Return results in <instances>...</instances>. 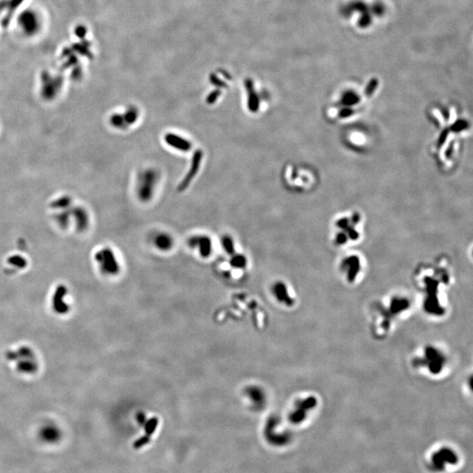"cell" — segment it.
Returning <instances> with one entry per match:
<instances>
[{
    "mask_svg": "<svg viewBox=\"0 0 473 473\" xmlns=\"http://www.w3.org/2000/svg\"><path fill=\"white\" fill-rule=\"evenodd\" d=\"M449 357L444 350L434 345L422 348L414 358L413 365L432 377H439L447 369Z\"/></svg>",
    "mask_w": 473,
    "mask_h": 473,
    "instance_id": "obj_1",
    "label": "cell"
},
{
    "mask_svg": "<svg viewBox=\"0 0 473 473\" xmlns=\"http://www.w3.org/2000/svg\"><path fill=\"white\" fill-rule=\"evenodd\" d=\"M160 181V174L154 168H146L139 173L137 182V197L143 203L152 200Z\"/></svg>",
    "mask_w": 473,
    "mask_h": 473,
    "instance_id": "obj_2",
    "label": "cell"
},
{
    "mask_svg": "<svg viewBox=\"0 0 473 473\" xmlns=\"http://www.w3.org/2000/svg\"><path fill=\"white\" fill-rule=\"evenodd\" d=\"M410 307L411 302L403 295H395L391 297L389 302L386 306V310L384 311L385 316L383 317L382 320H380V322H382L380 327H382L383 331L386 332L389 331L393 319L402 317V315L406 313Z\"/></svg>",
    "mask_w": 473,
    "mask_h": 473,
    "instance_id": "obj_3",
    "label": "cell"
},
{
    "mask_svg": "<svg viewBox=\"0 0 473 473\" xmlns=\"http://www.w3.org/2000/svg\"><path fill=\"white\" fill-rule=\"evenodd\" d=\"M363 265L359 258L356 256H351L344 258L341 263V273L346 282L349 284L357 283L361 279L363 273Z\"/></svg>",
    "mask_w": 473,
    "mask_h": 473,
    "instance_id": "obj_4",
    "label": "cell"
},
{
    "mask_svg": "<svg viewBox=\"0 0 473 473\" xmlns=\"http://www.w3.org/2000/svg\"><path fill=\"white\" fill-rule=\"evenodd\" d=\"M318 400L314 395H307L296 400L295 403V409L290 414V422L298 424L304 421L308 413L317 408Z\"/></svg>",
    "mask_w": 473,
    "mask_h": 473,
    "instance_id": "obj_5",
    "label": "cell"
},
{
    "mask_svg": "<svg viewBox=\"0 0 473 473\" xmlns=\"http://www.w3.org/2000/svg\"><path fill=\"white\" fill-rule=\"evenodd\" d=\"M271 293L278 303L287 308L295 305L296 300L288 284L282 280H277L272 285Z\"/></svg>",
    "mask_w": 473,
    "mask_h": 473,
    "instance_id": "obj_6",
    "label": "cell"
},
{
    "mask_svg": "<svg viewBox=\"0 0 473 473\" xmlns=\"http://www.w3.org/2000/svg\"><path fill=\"white\" fill-rule=\"evenodd\" d=\"M203 158H204V153L202 152V150H197L194 153L189 170L180 182L178 188H177L179 192H182V191H184V190L188 189L194 179L196 178L197 174L200 171L201 166H202V162H203Z\"/></svg>",
    "mask_w": 473,
    "mask_h": 473,
    "instance_id": "obj_7",
    "label": "cell"
},
{
    "mask_svg": "<svg viewBox=\"0 0 473 473\" xmlns=\"http://www.w3.org/2000/svg\"><path fill=\"white\" fill-rule=\"evenodd\" d=\"M188 245L191 249L197 250L201 258H210L213 252V242L211 237L203 234L190 236Z\"/></svg>",
    "mask_w": 473,
    "mask_h": 473,
    "instance_id": "obj_8",
    "label": "cell"
},
{
    "mask_svg": "<svg viewBox=\"0 0 473 473\" xmlns=\"http://www.w3.org/2000/svg\"><path fill=\"white\" fill-rule=\"evenodd\" d=\"M164 142L172 149L181 153H188L193 148L192 143L188 138L175 132H168L164 136Z\"/></svg>",
    "mask_w": 473,
    "mask_h": 473,
    "instance_id": "obj_9",
    "label": "cell"
},
{
    "mask_svg": "<svg viewBox=\"0 0 473 473\" xmlns=\"http://www.w3.org/2000/svg\"><path fill=\"white\" fill-rule=\"evenodd\" d=\"M244 393L255 408H261L266 404V392L261 386L257 385L248 386L244 388Z\"/></svg>",
    "mask_w": 473,
    "mask_h": 473,
    "instance_id": "obj_10",
    "label": "cell"
},
{
    "mask_svg": "<svg viewBox=\"0 0 473 473\" xmlns=\"http://www.w3.org/2000/svg\"><path fill=\"white\" fill-rule=\"evenodd\" d=\"M100 262H101V266H103V269L107 273V274L114 275L119 271L118 262L111 250L103 251V253H101Z\"/></svg>",
    "mask_w": 473,
    "mask_h": 473,
    "instance_id": "obj_11",
    "label": "cell"
},
{
    "mask_svg": "<svg viewBox=\"0 0 473 473\" xmlns=\"http://www.w3.org/2000/svg\"><path fill=\"white\" fill-rule=\"evenodd\" d=\"M153 246L162 252L171 251L174 247V238L167 233H158L152 238Z\"/></svg>",
    "mask_w": 473,
    "mask_h": 473,
    "instance_id": "obj_12",
    "label": "cell"
},
{
    "mask_svg": "<svg viewBox=\"0 0 473 473\" xmlns=\"http://www.w3.org/2000/svg\"><path fill=\"white\" fill-rule=\"evenodd\" d=\"M444 460L454 464L457 461V457L453 452L449 451V450H443L434 457V464L437 467L441 461H444Z\"/></svg>",
    "mask_w": 473,
    "mask_h": 473,
    "instance_id": "obj_13",
    "label": "cell"
},
{
    "mask_svg": "<svg viewBox=\"0 0 473 473\" xmlns=\"http://www.w3.org/2000/svg\"><path fill=\"white\" fill-rule=\"evenodd\" d=\"M247 258L244 254L234 253L232 255V258L230 260L231 266L236 269H244L247 266Z\"/></svg>",
    "mask_w": 473,
    "mask_h": 473,
    "instance_id": "obj_14",
    "label": "cell"
},
{
    "mask_svg": "<svg viewBox=\"0 0 473 473\" xmlns=\"http://www.w3.org/2000/svg\"><path fill=\"white\" fill-rule=\"evenodd\" d=\"M221 244L224 251H226L227 254L232 255L236 253V249H235V242L233 239V236L230 235H224L221 237Z\"/></svg>",
    "mask_w": 473,
    "mask_h": 473,
    "instance_id": "obj_15",
    "label": "cell"
},
{
    "mask_svg": "<svg viewBox=\"0 0 473 473\" xmlns=\"http://www.w3.org/2000/svg\"><path fill=\"white\" fill-rule=\"evenodd\" d=\"M157 424H158V420L156 418L151 419V420H148L147 422H145L146 433L148 435H152L153 431L156 429Z\"/></svg>",
    "mask_w": 473,
    "mask_h": 473,
    "instance_id": "obj_16",
    "label": "cell"
}]
</instances>
